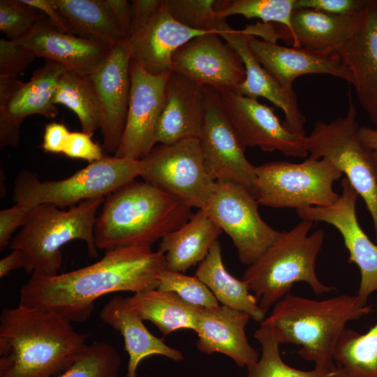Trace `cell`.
Listing matches in <instances>:
<instances>
[{"instance_id":"obj_1","label":"cell","mask_w":377,"mask_h":377,"mask_svg":"<svg viewBox=\"0 0 377 377\" xmlns=\"http://www.w3.org/2000/svg\"><path fill=\"white\" fill-rule=\"evenodd\" d=\"M165 269L164 255L151 246L119 247L106 251L101 260L87 267L50 276L31 275L20 290L19 304L55 313L71 322H84L98 297L158 288Z\"/></svg>"},{"instance_id":"obj_2","label":"cell","mask_w":377,"mask_h":377,"mask_svg":"<svg viewBox=\"0 0 377 377\" xmlns=\"http://www.w3.org/2000/svg\"><path fill=\"white\" fill-rule=\"evenodd\" d=\"M89 334L50 311L18 304L0 315V377H57L74 362Z\"/></svg>"},{"instance_id":"obj_3","label":"cell","mask_w":377,"mask_h":377,"mask_svg":"<svg viewBox=\"0 0 377 377\" xmlns=\"http://www.w3.org/2000/svg\"><path fill=\"white\" fill-rule=\"evenodd\" d=\"M191 208L146 182L133 180L105 197L96 219L98 249L149 245L191 217Z\"/></svg>"},{"instance_id":"obj_4","label":"cell","mask_w":377,"mask_h":377,"mask_svg":"<svg viewBox=\"0 0 377 377\" xmlns=\"http://www.w3.org/2000/svg\"><path fill=\"white\" fill-rule=\"evenodd\" d=\"M372 306L357 295L316 300L289 293L262 322L274 327L281 344L301 346L298 355L315 368L334 371V350L346 324L369 314Z\"/></svg>"},{"instance_id":"obj_5","label":"cell","mask_w":377,"mask_h":377,"mask_svg":"<svg viewBox=\"0 0 377 377\" xmlns=\"http://www.w3.org/2000/svg\"><path fill=\"white\" fill-rule=\"evenodd\" d=\"M313 222L302 221L289 230L281 232L276 241L246 269L244 280L265 312L290 293L295 283L309 284L317 295L335 290L326 286L316 274V263L325 232L309 234Z\"/></svg>"},{"instance_id":"obj_6","label":"cell","mask_w":377,"mask_h":377,"mask_svg":"<svg viewBox=\"0 0 377 377\" xmlns=\"http://www.w3.org/2000/svg\"><path fill=\"white\" fill-rule=\"evenodd\" d=\"M105 199L86 200L67 211L49 203L32 208L26 223L9 245L22 253L25 272L39 276L59 274L62 265L61 248L74 239L82 240L89 256L96 258V213Z\"/></svg>"},{"instance_id":"obj_7","label":"cell","mask_w":377,"mask_h":377,"mask_svg":"<svg viewBox=\"0 0 377 377\" xmlns=\"http://www.w3.org/2000/svg\"><path fill=\"white\" fill-rule=\"evenodd\" d=\"M141 161L104 156L61 180L40 181L36 173L21 171L13 186V199L26 209L43 204L58 207L105 198L141 176Z\"/></svg>"},{"instance_id":"obj_8","label":"cell","mask_w":377,"mask_h":377,"mask_svg":"<svg viewBox=\"0 0 377 377\" xmlns=\"http://www.w3.org/2000/svg\"><path fill=\"white\" fill-rule=\"evenodd\" d=\"M357 109L349 92L345 117L326 123L317 121L306 136V149L310 158H326L342 172L364 201L374 224L377 239V163L373 151L358 136Z\"/></svg>"},{"instance_id":"obj_9","label":"cell","mask_w":377,"mask_h":377,"mask_svg":"<svg viewBox=\"0 0 377 377\" xmlns=\"http://www.w3.org/2000/svg\"><path fill=\"white\" fill-rule=\"evenodd\" d=\"M342 175L326 158L269 162L256 166L254 196L259 205L274 208L327 207L339 198L333 184Z\"/></svg>"},{"instance_id":"obj_10","label":"cell","mask_w":377,"mask_h":377,"mask_svg":"<svg viewBox=\"0 0 377 377\" xmlns=\"http://www.w3.org/2000/svg\"><path fill=\"white\" fill-rule=\"evenodd\" d=\"M141 177L187 207L204 209L217 186L207 172L198 138L160 145L141 160Z\"/></svg>"},{"instance_id":"obj_11","label":"cell","mask_w":377,"mask_h":377,"mask_svg":"<svg viewBox=\"0 0 377 377\" xmlns=\"http://www.w3.org/2000/svg\"><path fill=\"white\" fill-rule=\"evenodd\" d=\"M255 196L232 182H217L203 209L232 239L243 264L254 263L278 238L279 231L267 224L258 212Z\"/></svg>"},{"instance_id":"obj_12","label":"cell","mask_w":377,"mask_h":377,"mask_svg":"<svg viewBox=\"0 0 377 377\" xmlns=\"http://www.w3.org/2000/svg\"><path fill=\"white\" fill-rule=\"evenodd\" d=\"M204 117L198 138L205 168L216 182H232L253 195L256 166L245 156V148L237 135L223 107L219 92L203 86Z\"/></svg>"},{"instance_id":"obj_13","label":"cell","mask_w":377,"mask_h":377,"mask_svg":"<svg viewBox=\"0 0 377 377\" xmlns=\"http://www.w3.org/2000/svg\"><path fill=\"white\" fill-rule=\"evenodd\" d=\"M341 186V194L333 205L306 207L296 212L302 219L325 222L339 232L349 253L348 262L355 263L360 269L357 296L367 304L369 297L377 291V244L369 239L357 220L356 202L359 195L346 177Z\"/></svg>"},{"instance_id":"obj_14","label":"cell","mask_w":377,"mask_h":377,"mask_svg":"<svg viewBox=\"0 0 377 377\" xmlns=\"http://www.w3.org/2000/svg\"><path fill=\"white\" fill-rule=\"evenodd\" d=\"M224 110L242 145L288 156H307L306 136L290 132L269 106L232 91H219Z\"/></svg>"},{"instance_id":"obj_15","label":"cell","mask_w":377,"mask_h":377,"mask_svg":"<svg viewBox=\"0 0 377 377\" xmlns=\"http://www.w3.org/2000/svg\"><path fill=\"white\" fill-rule=\"evenodd\" d=\"M350 74L358 101L377 128V0H365L335 53Z\"/></svg>"},{"instance_id":"obj_16","label":"cell","mask_w":377,"mask_h":377,"mask_svg":"<svg viewBox=\"0 0 377 377\" xmlns=\"http://www.w3.org/2000/svg\"><path fill=\"white\" fill-rule=\"evenodd\" d=\"M171 73L152 75L131 62L126 121L114 156L141 161L154 149L165 86Z\"/></svg>"},{"instance_id":"obj_17","label":"cell","mask_w":377,"mask_h":377,"mask_svg":"<svg viewBox=\"0 0 377 377\" xmlns=\"http://www.w3.org/2000/svg\"><path fill=\"white\" fill-rule=\"evenodd\" d=\"M172 71L200 86L219 91H237L246 71L236 51L217 33L191 39L173 55Z\"/></svg>"},{"instance_id":"obj_18","label":"cell","mask_w":377,"mask_h":377,"mask_svg":"<svg viewBox=\"0 0 377 377\" xmlns=\"http://www.w3.org/2000/svg\"><path fill=\"white\" fill-rule=\"evenodd\" d=\"M131 59L126 40L113 47L88 77L101 114L103 148L115 154L126 125L131 93Z\"/></svg>"},{"instance_id":"obj_19","label":"cell","mask_w":377,"mask_h":377,"mask_svg":"<svg viewBox=\"0 0 377 377\" xmlns=\"http://www.w3.org/2000/svg\"><path fill=\"white\" fill-rule=\"evenodd\" d=\"M219 35L236 51L245 68V80L236 93L253 99H267L284 113L283 125L290 132L305 137L306 120L300 110L295 91L279 84L262 66L249 45L247 30L234 29L226 23Z\"/></svg>"},{"instance_id":"obj_20","label":"cell","mask_w":377,"mask_h":377,"mask_svg":"<svg viewBox=\"0 0 377 377\" xmlns=\"http://www.w3.org/2000/svg\"><path fill=\"white\" fill-rule=\"evenodd\" d=\"M61 64L45 60L27 82L0 107V147H15L20 141V127L24 119L32 114L54 118L58 110L54 103L59 82L66 71Z\"/></svg>"},{"instance_id":"obj_21","label":"cell","mask_w":377,"mask_h":377,"mask_svg":"<svg viewBox=\"0 0 377 377\" xmlns=\"http://www.w3.org/2000/svg\"><path fill=\"white\" fill-rule=\"evenodd\" d=\"M207 33L211 31L193 29L175 20L163 0L148 24L126 39L131 62L152 75L170 73L174 54L191 39Z\"/></svg>"},{"instance_id":"obj_22","label":"cell","mask_w":377,"mask_h":377,"mask_svg":"<svg viewBox=\"0 0 377 377\" xmlns=\"http://www.w3.org/2000/svg\"><path fill=\"white\" fill-rule=\"evenodd\" d=\"M36 57L57 62L67 71L88 76L105 60L112 47L101 43L68 34L49 19L36 25L17 40Z\"/></svg>"},{"instance_id":"obj_23","label":"cell","mask_w":377,"mask_h":377,"mask_svg":"<svg viewBox=\"0 0 377 377\" xmlns=\"http://www.w3.org/2000/svg\"><path fill=\"white\" fill-rule=\"evenodd\" d=\"M249 314L219 305L201 308L195 332L196 348L202 353H222L240 367L256 362L259 355L249 342L245 328Z\"/></svg>"},{"instance_id":"obj_24","label":"cell","mask_w":377,"mask_h":377,"mask_svg":"<svg viewBox=\"0 0 377 377\" xmlns=\"http://www.w3.org/2000/svg\"><path fill=\"white\" fill-rule=\"evenodd\" d=\"M204 117L202 86L172 71L168 79L155 144L199 138Z\"/></svg>"},{"instance_id":"obj_25","label":"cell","mask_w":377,"mask_h":377,"mask_svg":"<svg viewBox=\"0 0 377 377\" xmlns=\"http://www.w3.org/2000/svg\"><path fill=\"white\" fill-rule=\"evenodd\" d=\"M249 43L262 66L284 87L293 88L296 78L307 74H326L350 82L349 72L336 54L281 46L250 34Z\"/></svg>"},{"instance_id":"obj_26","label":"cell","mask_w":377,"mask_h":377,"mask_svg":"<svg viewBox=\"0 0 377 377\" xmlns=\"http://www.w3.org/2000/svg\"><path fill=\"white\" fill-rule=\"evenodd\" d=\"M101 320L119 331L128 354L126 377H137V369L145 358L159 355L173 361L180 362L183 353L173 348L152 334L140 317L128 304L126 298L117 295L110 299L101 309Z\"/></svg>"},{"instance_id":"obj_27","label":"cell","mask_w":377,"mask_h":377,"mask_svg":"<svg viewBox=\"0 0 377 377\" xmlns=\"http://www.w3.org/2000/svg\"><path fill=\"white\" fill-rule=\"evenodd\" d=\"M222 232L205 210L198 209L185 223L165 235L157 251L165 256L166 269L184 273L206 258Z\"/></svg>"},{"instance_id":"obj_28","label":"cell","mask_w":377,"mask_h":377,"mask_svg":"<svg viewBox=\"0 0 377 377\" xmlns=\"http://www.w3.org/2000/svg\"><path fill=\"white\" fill-rule=\"evenodd\" d=\"M195 276L208 287L221 305L243 311L260 323L265 318L266 313L259 306L246 283L235 278L226 269L218 240L199 263Z\"/></svg>"},{"instance_id":"obj_29","label":"cell","mask_w":377,"mask_h":377,"mask_svg":"<svg viewBox=\"0 0 377 377\" xmlns=\"http://www.w3.org/2000/svg\"><path fill=\"white\" fill-rule=\"evenodd\" d=\"M126 298L140 318L150 321L163 336L179 330H195L201 308L188 304L173 292L156 288Z\"/></svg>"},{"instance_id":"obj_30","label":"cell","mask_w":377,"mask_h":377,"mask_svg":"<svg viewBox=\"0 0 377 377\" xmlns=\"http://www.w3.org/2000/svg\"><path fill=\"white\" fill-rule=\"evenodd\" d=\"M353 15L339 16L313 9H295L291 17L292 31L288 37L293 47L335 54L347 36Z\"/></svg>"},{"instance_id":"obj_31","label":"cell","mask_w":377,"mask_h":377,"mask_svg":"<svg viewBox=\"0 0 377 377\" xmlns=\"http://www.w3.org/2000/svg\"><path fill=\"white\" fill-rule=\"evenodd\" d=\"M52 1L68 24L72 34L111 47L127 39L104 0Z\"/></svg>"},{"instance_id":"obj_32","label":"cell","mask_w":377,"mask_h":377,"mask_svg":"<svg viewBox=\"0 0 377 377\" xmlns=\"http://www.w3.org/2000/svg\"><path fill=\"white\" fill-rule=\"evenodd\" d=\"M334 361L346 377H377V323L364 334L345 329Z\"/></svg>"},{"instance_id":"obj_33","label":"cell","mask_w":377,"mask_h":377,"mask_svg":"<svg viewBox=\"0 0 377 377\" xmlns=\"http://www.w3.org/2000/svg\"><path fill=\"white\" fill-rule=\"evenodd\" d=\"M54 103L64 105L73 111L82 132L92 136L101 128L100 107L88 76L66 71L57 85Z\"/></svg>"},{"instance_id":"obj_34","label":"cell","mask_w":377,"mask_h":377,"mask_svg":"<svg viewBox=\"0 0 377 377\" xmlns=\"http://www.w3.org/2000/svg\"><path fill=\"white\" fill-rule=\"evenodd\" d=\"M254 338L261 346L258 360L246 367V377H332L335 371L314 368L303 371L288 365L281 358L279 340L274 327L261 322L254 332ZM337 368V367H336Z\"/></svg>"},{"instance_id":"obj_35","label":"cell","mask_w":377,"mask_h":377,"mask_svg":"<svg viewBox=\"0 0 377 377\" xmlns=\"http://www.w3.org/2000/svg\"><path fill=\"white\" fill-rule=\"evenodd\" d=\"M295 0L216 1L215 8L220 18L239 15L247 19L257 18L268 24H280L288 36L292 31L291 17Z\"/></svg>"},{"instance_id":"obj_36","label":"cell","mask_w":377,"mask_h":377,"mask_svg":"<svg viewBox=\"0 0 377 377\" xmlns=\"http://www.w3.org/2000/svg\"><path fill=\"white\" fill-rule=\"evenodd\" d=\"M121 364L117 349L105 342L87 345L57 377H118Z\"/></svg>"},{"instance_id":"obj_37","label":"cell","mask_w":377,"mask_h":377,"mask_svg":"<svg viewBox=\"0 0 377 377\" xmlns=\"http://www.w3.org/2000/svg\"><path fill=\"white\" fill-rule=\"evenodd\" d=\"M214 0H165L171 16L182 24L193 29L215 32L226 19L220 18Z\"/></svg>"},{"instance_id":"obj_38","label":"cell","mask_w":377,"mask_h":377,"mask_svg":"<svg viewBox=\"0 0 377 377\" xmlns=\"http://www.w3.org/2000/svg\"><path fill=\"white\" fill-rule=\"evenodd\" d=\"M158 289L176 293L183 300L199 308L219 306L208 287L195 275L164 269L160 274Z\"/></svg>"},{"instance_id":"obj_39","label":"cell","mask_w":377,"mask_h":377,"mask_svg":"<svg viewBox=\"0 0 377 377\" xmlns=\"http://www.w3.org/2000/svg\"><path fill=\"white\" fill-rule=\"evenodd\" d=\"M47 19L43 12L21 0L0 1V30L10 40L22 38Z\"/></svg>"},{"instance_id":"obj_40","label":"cell","mask_w":377,"mask_h":377,"mask_svg":"<svg viewBox=\"0 0 377 377\" xmlns=\"http://www.w3.org/2000/svg\"><path fill=\"white\" fill-rule=\"evenodd\" d=\"M36 58L30 49L17 42L0 39V75L17 76Z\"/></svg>"},{"instance_id":"obj_41","label":"cell","mask_w":377,"mask_h":377,"mask_svg":"<svg viewBox=\"0 0 377 377\" xmlns=\"http://www.w3.org/2000/svg\"><path fill=\"white\" fill-rule=\"evenodd\" d=\"M91 135L84 132H71L64 155L73 158H81L89 163L102 158V147L91 140Z\"/></svg>"},{"instance_id":"obj_42","label":"cell","mask_w":377,"mask_h":377,"mask_svg":"<svg viewBox=\"0 0 377 377\" xmlns=\"http://www.w3.org/2000/svg\"><path fill=\"white\" fill-rule=\"evenodd\" d=\"M365 0H295V9H313L339 16H352Z\"/></svg>"},{"instance_id":"obj_43","label":"cell","mask_w":377,"mask_h":377,"mask_svg":"<svg viewBox=\"0 0 377 377\" xmlns=\"http://www.w3.org/2000/svg\"><path fill=\"white\" fill-rule=\"evenodd\" d=\"M31 210V209H30ZM30 210L15 204L12 207L0 212V251H3L10 243L15 230L23 226L29 217Z\"/></svg>"},{"instance_id":"obj_44","label":"cell","mask_w":377,"mask_h":377,"mask_svg":"<svg viewBox=\"0 0 377 377\" xmlns=\"http://www.w3.org/2000/svg\"><path fill=\"white\" fill-rule=\"evenodd\" d=\"M163 0H133L131 27L128 38L143 29L161 7Z\"/></svg>"},{"instance_id":"obj_45","label":"cell","mask_w":377,"mask_h":377,"mask_svg":"<svg viewBox=\"0 0 377 377\" xmlns=\"http://www.w3.org/2000/svg\"><path fill=\"white\" fill-rule=\"evenodd\" d=\"M71 132L60 123L52 122L46 125L42 149L46 152L63 153Z\"/></svg>"},{"instance_id":"obj_46","label":"cell","mask_w":377,"mask_h":377,"mask_svg":"<svg viewBox=\"0 0 377 377\" xmlns=\"http://www.w3.org/2000/svg\"><path fill=\"white\" fill-rule=\"evenodd\" d=\"M21 1L43 12L61 31L72 34L68 24L57 10L52 0H21Z\"/></svg>"},{"instance_id":"obj_47","label":"cell","mask_w":377,"mask_h":377,"mask_svg":"<svg viewBox=\"0 0 377 377\" xmlns=\"http://www.w3.org/2000/svg\"><path fill=\"white\" fill-rule=\"evenodd\" d=\"M104 1L128 38L131 27V3L126 0Z\"/></svg>"},{"instance_id":"obj_48","label":"cell","mask_w":377,"mask_h":377,"mask_svg":"<svg viewBox=\"0 0 377 377\" xmlns=\"http://www.w3.org/2000/svg\"><path fill=\"white\" fill-rule=\"evenodd\" d=\"M23 84L17 76L0 75V107L4 106Z\"/></svg>"},{"instance_id":"obj_49","label":"cell","mask_w":377,"mask_h":377,"mask_svg":"<svg viewBox=\"0 0 377 377\" xmlns=\"http://www.w3.org/2000/svg\"><path fill=\"white\" fill-rule=\"evenodd\" d=\"M23 267L24 260L22 253L20 251L13 249L0 260V278L8 275L13 270Z\"/></svg>"},{"instance_id":"obj_50","label":"cell","mask_w":377,"mask_h":377,"mask_svg":"<svg viewBox=\"0 0 377 377\" xmlns=\"http://www.w3.org/2000/svg\"><path fill=\"white\" fill-rule=\"evenodd\" d=\"M358 136L364 146L372 151L377 152V128L359 127Z\"/></svg>"},{"instance_id":"obj_51","label":"cell","mask_w":377,"mask_h":377,"mask_svg":"<svg viewBox=\"0 0 377 377\" xmlns=\"http://www.w3.org/2000/svg\"><path fill=\"white\" fill-rule=\"evenodd\" d=\"M337 368L332 377H346L341 369L336 365Z\"/></svg>"},{"instance_id":"obj_52","label":"cell","mask_w":377,"mask_h":377,"mask_svg":"<svg viewBox=\"0 0 377 377\" xmlns=\"http://www.w3.org/2000/svg\"><path fill=\"white\" fill-rule=\"evenodd\" d=\"M376 244H377V239L376 240Z\"/></svg>"}]
</instances>
